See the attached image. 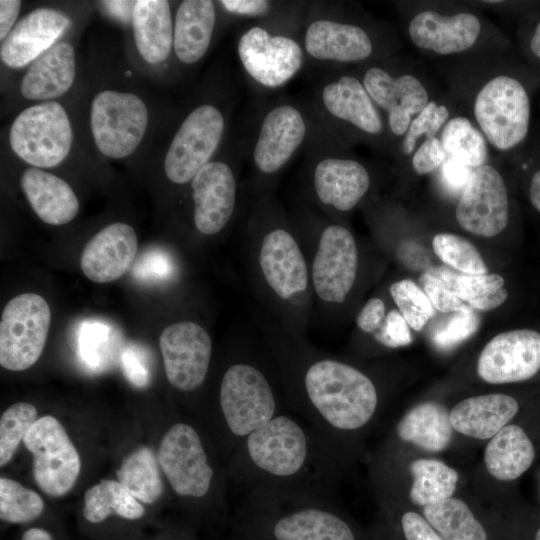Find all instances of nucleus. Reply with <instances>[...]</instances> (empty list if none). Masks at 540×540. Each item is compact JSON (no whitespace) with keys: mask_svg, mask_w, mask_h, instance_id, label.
Wrapping results in <instances>:
<instances>
[{"mask_svg":"<svg viewBox=\"0 0 540 540\" xmlns=\"http://www.w3.org/2000/svg\"><path fill=\"white\" fill-rule=\"evenodd\" d=\"M258 323L287 398L324 444L328 432L356 431L370 422L378 391L366 373L313 347L267 312L258 314Z\"/></svg>","mask_w":540,"mask_h":540,"instance_id":"f257e3e1","label":"nucleus"},{"mask_svg":"<svg viewBox=\"0 0 540 540\" xmlns=\"http://www.w3.org/2000/svg\"><path fill=\"white\" fill-rule=\"evenodd\" d=\"M249 205L244 261L254 294L276 321L304 336L314 297L299 224L272 195L250 199Z\"/></svg>","mask_w":540,"mask_h":540,"instance_id":"f03ea898","label":"nucleus"},{"mask_svg":"<svg viewBox=\"0 0 540 540\" xmlns=\"http://www.w3.org/2000/svg\"><path fill=\"white\" fill-rule=\"evenodd\" d=\"M239 540H360L327 500L307 490L254 488L238 527Z\"/></svg>","mask_w":540,"mask_h":540,"instance_id":"7ed1b4c3","label":"nucleus"},{"mask_svg":"<svg viewBox=\"0 0 540 540\" xmlns=\"http://www.w3.org/2000/svg\"><path fill=\"white\" fill-rule=\"evenodd\" d=\"M244 482L254 488L300 490L314 467L327 461L320 436L287 414L279 413L241 442Z\"/></svg>","mask_w":540,"mask_h":540,"instance_id":"20e7f679","label":"nucleus"},{"mask_svg":"<svg viewBox=\"0 0 540 540\" xmlns=\"http://www.w3.org/2000/svg\"><path fill=\"white\" fill-rule=\"evenodd\" d=\"M294 215L301 229L314 297L313 320L327 325L353 292L359 275V249L345 225L307 202Z\"/></svg>","mask_w":540,"mask_h":540,"instance_id":"39448f33","label":"nucleus"},{"mask_svg":"<svg viewBox=\"0 0 540 540\" xmlns=\"http://www.w3.org/2000/svg\"><path fill=\"white\" fill-rule=\"evenodd\" d=\"M317 124L313 110L293 100L275 101L262 111L245 144L252 174L250 199L272 195L278 176L311 143Z\"/></svg>","mask_w":540,"mask_h":540,"instance_id":"423d86ee","label":"nucleus"},{"mask_svg":"<svg viewBox=\"0 0 540 540\" xmlns=\"http://www.w3.org/2000/svg\"><path fill=\"white\" fill-rule=\"evenodd\" d=\"M277 381L266 363L247 348L244 356L224 371L219 386V407L232 436L242 442L279 414Z\"/></svg>","mask_w":540,"mask_h":540,"instance_id":"0eeeda50","label":"nucleus"},{"mask_svg":"<svg viewBox=\"0 0 540 540\" xmlns=\"http://www.w3.org/2000/svg\"><path fill=\"white\" fill-rule=\"evenodd\" d=\"M317 132L305 167L306 195L312 207L335 220L351 212L367 195L371 176L360 161L333 151L321 126Z\"/></svg>","mask_w":540,"mask_h":540,"instance_id":"6e6552de","label":"nucleus"},{"mask_svg":"<svg viewBox=\"0 0 540 540\" xmlns=\"http://www.w3.org/2000/svg\"><path fill=\"white\" fill-rule=\"evenodd\" d=\"M229 126L223 105L206 100L194 105L176 128L164 155L166 178L177 186L189 185L221 147Z\"/></svg>","mask_w":540,"mask_h":540,"instance_id":"1a4fd4ad","label":"nucleus"},{"mask_svg":"<svg viewBox=\"0 0 540 540\" xmlns=\"http://www.w3.org/2000/svg\"><path fill=\"white\" fill-rule=\"evenodd\" d=\"M529 83L501 74L482 86L474 101V116L493 147L509 151L529 136L531 100Z\"/></svg>","mask_w":540,"mask_h":540,"instance_id":"9d476101","label":"nucleus"},{"mask_svg":"<svg viewBox=\"0 0 540 540\" xmlns=\"http://www.w3.org/2000/svg\"><path fill=\"white\" fill-rule=\"evenodd\" d=\"M73 137L69 116L57 101L25 108L14 118L8 133L12 152L40 169L60 165L70 153Z\"/></svg>","mask_w":540,"mask_h":540,"instance_id":"9b49d317","label":"nucleus"},{"mask_svg":"<svg viewBox=\"0 0 540 540\" xmlns=\"http://www.w3.org/2000/svg\"><path fill=\"white\" fill-rule=\"evenodd\" d=\"M90 130L98 151L111 159H123L135 152L149 124V110L135 93L106 89L90 105Z\"/></svg>","mask_w":540,"mask_h":540,"instance_id":"f8f14e48","label":"nucleus"},{"mask_svg":"<svg viewBox=\"0 0 540 540\" xmlns=\"http://www.w3.org/2000/svg\"><path fill=\"white\" fill-rule=\"evenodd\" d=\"M240 64L257 86L274 90L286 85L303 68L306 55L293 35L254 23L239 36Z\"/></svg>","mask_w":540,"mask_h":540,"instance_id":"ddd939ff","label":"nucleus"},{"mask_svg":"<svg viewBox=\"0 0 540 540\" xmlns=\"http://www.w3.org/2000/svg\"><path fill=\"white\" fill-rule=\"evenodd\" d=\"M51 322L47 301L36 293H22L4 307L0 321V365L10 371L33 366L46 344Z\"/></svg>","mask_w":540,"mask_h":540,"instance_id":"4468645a","label":"nucleus"},{"mask_svg":"<svg viewBox=\"0 0 540 540\" xmlns=\"http://www.w3.org/2000/svg\"><path fill=\"white\" fill-rule=\"evenodd\" d=\"M312 110L326 131L351 128L371 137L384 132L385 125L379 108L362 80L352 74L326 75L315 92Z\"/></svg>","mask_w":540,"mask_h":540,"instance_id":"2eb2a0df","label":"nucleus"},{"mask_svg":"<svg viewBox=\"0 0 540 540\" xmlns=\"http://www.w3.org/2000/svg\"><path fill=\"white\" fill-rule=\"evenodd\" d=\"M23 443L33 455V476L48 496L68 493L78 478L81 461L62 424L53 416L37 419Z\"/></svg>","mask_w":540,"mask_h":540,"instance_id":"dca6fc26","label":"nucleus"},{"mask_svg":"<svg viewBox=\"0 0 540 540\" xmlns=\"http://www.w3.org/2000/svg\"><path fill=\"white\" fill-rule=\"evenodd\" d=\"M192 200L195 230L213 237L225 230L239 206V172L229 158L216 157L208 162L188 185Z\"/></svg>","mask_w":540,"mask_h":540,"instance_id":"f3484780","label":"nucleus"},{"mask_svg":"<svg viewBox=\"0 0 540 540\" xmlns=\"http://www.w3.org/2000/svg\"><path fill=\"white\" fill-rule=\"evenodd\" d=\"M158 461L174 492L203 498L213 483L214 469L195 428L183 422L172 425L161 439Z\"/></svg>","mask_w":540,"mask_h":540,"instance_id":"a211bd4d","label":"nucleus"},{"mask_svg":"<svg viewBox=\"0 0 540 540\" xmlns=\"http://www.w3.org/2000/svg\"><path fill=\"white\" fill-rule=\"evenodd\" d=\"M159 347L170 385L182 392L202 386L213 351L211 336L202 325L191 320L168 325L160 334Z\"/></svg>","mask_w":540,"mask_h":540,"instance_id":"6ab92c4d","label":"nucleus"},{"mask_svg":"<svg viewBox=\"0 0 540 540\" xmlns=\"http://www.w3.org/2000/svg\"><path fill=\"white\" fill-rule=\"evenodd\" d=\"M455 216L466 231L484 237H493L507 227L508 192L497 169L484 164L472 170L458 201Z\"/></svg>","mask_w":540,"mask_h":540,"instance_id":"aec40b11","label":"nucleus"},{"mask_svg":"<svg viewBox=\"0 0 540 540\" xmlns=\"http://www.w3.org/2000/svg\"><path fill=\"white\" fill-rule=\"evenodd\" d=\"M540 370V333L517 329L500 333L483 348L477 373L487 383L505 384L533 377Z\"/></svg>","mask_w":540,"mask_h":540,"instance_id":"412c9836","label":"nucleus"},{"mask_svg":"<svg viewBox=\"0 0 540 540\" xmlns=\"http://www.w3.org/2000/svg\"><path fill=\"white\" fill-rule=\"evenodd\" d=\"M301 44L306 56L322 63H357L374 52L373 40L363 27L325 12L308 17Z\"/></svg>","mask_w":540,"mask_h":540,"instance_id":"4be33fe9","label":"nucleus"},{"mask_svg":"<svg viewBox=\"0 0 540 540\" xmlns=\"http://www.w3.org/2000/svg\"><path fill=\"white\" fill-rule=\"evenodd\" d=\"M361 80L375 105L386 112L388 127L395 136H404L412 117L429 103L426 88L413 75L395 77L379 66H372Z\"/></svg>","mask_w":540,"mask_h":540,"instance_id":"5701e85b","label":"nucleus"},{"mask_svg":"<svg viewBox=\"0 0 540 540\" xmlns=\"http://www.w3.org/2000/svg\"><path fill=\"white\" fill-rule=\"evenodd\" d=\"M71 18L63 11L40 7L23 16L1 42L2 63L13 69L31 64L59 42L71 26Z\"/></svg>","mask_w":540,"mask_h":540,"instance_id":"b1692460","label":"nucleus"},{"mask_svg":"<svg viewBox=\"0 0 540 540\" xmlns=\"http://www.w3.org/2000/svg\"><path fill=\"white\" fill-rule=\"evenodd\" d=\"M137 249L133 227L124 222L111 223L86 243L80 258L81 270L93 282H112L130 268Z\"/></svg>","mask_w":540,"mask_h":540,"instance_id":"393cba45","label":"nucleus"},{"mask_svg":"<svg viewBox=\"0 0 540 540\" xmlns=\"http://www.w3.org/2000/svg\"><path fill=\"white\" fill-rule=\"evenodd\" d=\"M481 32L477 16L468 12L442 15L425 10L416 14L408 25L413 44L440 55L463 52L474 45Z\"/></svg>","mask_w":540,"mask_h":540,"instance_id":"a878e982","label":"nucleus"},{"mask_svg":"<svg viewBox=\"0 0 540 540\" xmlns=\"http://www.w3.org/2000/svg\"><path fill=\"white\" fill-rule=\"evenodd\" d=\"M75 78V48L59 41L28 65L19 89L28 100L53 101L69 91Z\"/></svg>","mask_w":540,"mask_h":540,"instance_id":"bb28decb","label":"nucleus"},{"mask_svg":"<svg viewBox=\"0 0 540 540\" xmlns=\"http://www.w3.org/2000/svg\"><path fill=\"white\" fill-rule=\"evenodd\" d=\"M217 9L211 0H183L173 21V52L184 65L198 63L208 52L216 27Z\"/></svg>","mask_w":540,"mask_h":540,"instance_id":"cd10ccee","label":"nucleus"},{"mask_svg":"<svg viewBox=\"0 0 540 540\" xmlns=\"http://www.w3.org/2000/svg\"><path fill=\"white\" fill-rule=\"evenodd\" d=\"M21 188L36 215L49 225L72 221L79 212V201L72 187L44 169L29 166L21 175Z\"/></svg>","mask_w":540,"mask_h":540,"instance_id":"c85d7f7f","label":"nucleus"},{"mask_svg":"<svg viewBox=\"0 0 540 540\" xmlns=\"http://www.w3.org/2000/svg\"><path fill=\"white\" fill-rule=\"evenodd\" d=\"M519 410L517 401L506 394L474 396L460 401L450 411L453 430L475 439H491Z\"/></svg>","mask_w":540,"mask_h":540,"instance_id":"c756f323","label":"nucleus"},{"mask_svg":"<svg viewBox=\"0 0 540 540\" xmlns=\"http://www.w3.org/2000/svg\"><path fill=\"white\" fill-rule=\"evenodd\" d=\"M173 21L169 1H135L131 21L133 38L145 62L156 65L169 58L173 49Z\"/></svg>","mask_w":540,"mask_h":540,"instance_id":"7c9ffc66","label":"nucleus"},{"mask_svg":"<svg viewBox=\"0 0 540 540\" xmlns=\"http://www.w3.org/2000/svg\"><path fill=\"white\" fill-rule=\"evenodd\" d=\"M535 457V449L525 431L510 424L493 436L484 451L488 473L500 481H512L525 473Z\"/></svg>","mask_w":540,"mask_h":540,"instance_id":"2f4dec72","label":"nucleus"},{"mask_svg":"<svg viewBox=\"0 0 540 540\" xmlns=\"http://www.w3.org/2000/svg\"><path fill=\"white\" fill-rule=\"evenodd\" d=\"M452 433L450 412L433 401L416 405L397 424V435L402 441L433 453L448 447Z\"/></svg>","mask_w":540,"mask_h":540,"instance_id":"473e14b6","label":"nucleus"},{"mask_svg":"<svg viewBox=\"0 0 540 540\" xmlns=\"http://www.w3.org/2000/svg\"><path fill=\"white\" fill-rule=\"evenodd\" d=\"M423 515L444 540H489L486 527L461 499L425 506Z\"/></svg>","mask_w":540,"mask_h":540,"instance_id":"72a5a7b5","label":"nucleus"},{"mask_svg":"<svg viewBox=\"0 0 540 540\" xmlns=\"http://www.w3.org/2000/svg\"><path fill=\"white\" fill-rule=\"evenodd\" d=\"M160 469L153 450L142 446L123 460L116 474L121 485L137 500L153 504L163 493Z\"/></svg>","mask_w":540,"mask_h":540,"instance_id":"f704fd0d","label":"nucleus"},{"mask_svg":"<svg viewBox=\"0 0 540 540\" xmlns=\"http://www.w3.org/2000/svg\"><path fill=\"white\" fill-rule=\"evenodd\" d=\"M113 513L137 520L145 508L119 481L103 479L85 492L83 515L91 523H100Z\"/></svg>","mask_w":540,"mask_h":540,"instance_id":"c9c22d12","label":"nucleus"},{"mask_svg":"<svg viewBox=\"0 0 540 540\" xmlns=\"http://www.w3.org/2000/svg\"><path fill=\"white\" fill-rule=\"evenodd\" d=\"M412 485L410 499L418 506L440 503L452 497L458 473L438 459L421 458L410 464Z\"/></svg>","mask_w":540,"mask_h":540,"instance_id":"e433bc0d","label":"nucleus"},{"mask_svg":"<svg viewBox=\"0 0 540 540\" xmlns=\"http://www.w3.org/2000/svg\"><path fill=\"white\" fill-rule=\"evenodd\" d=\"M440 140L447 158L471 169L486 163L488 153L484 136L467 118L457 116L448 120Z\"/></svg>","mask_w":540,"mask_h":540,"instance_id":"4c0bfd02","label":"nucleus"},{"mask_svg":"<svg viewBox=\"0 0 540 540\" xmlns=\"http://www.w3.org/2000/svg\"><path fill=\"white\" fill-rule=\"evenodd\" d=\"M44 501L36 492L15 480L0 478V518L12 524H23L38 518Z\"/></svg>","mask_w":540,"mask_h":540,"instance_id":"58836bf2","label":"nucleus"},{"mask_svg":"<svg viewBox=\"0 0 540 540\" xmlns=\"http://www.w3.org/2000/svg\"><path fill=\"white\" fill-rule=\"evenodd\" d=\"M427 271L441 279L456 297L470 307L504 287V279L499 274L471 275L455 272L446 266L431 267Z\"/></svg>","mask_w":540,"mask_h":540,"instance_id":"ea45409f","label":"nucleus"},{"mask_svg":"<svg viewBox=\"0 0 540 540\" xmlns=\"http://www.w3.org/2000/svg\"><path fill=\"white\" fill-rule=\"evenodd\" d=\"M436 255L450 267L471 275L487 274V266L477 248L467 239L451 233L435 235L432 242Z\"/></svg>","mask_w":540,"mask_h":540,"instance_id":"a19ab883","label":"nucleus"},{"mask_svg":"<svg viewBox=\"0 0 540 540\" xmlns=\"http://www.w3.org/2000/svg\"><path fill=\"white\" fill-rule=\"evenodd\" d=\"M37 409L19 402L8 407L0 419V465L9 463L21 441L37 421Z\"/></svg>","mask_w":540,"mask_h":540,"instance_id":"79ce46f5","label":"nucleus"},{"mask_svg":"<svg viewBox=\"0 0 540 540\" xmlns=\"http://www.w3.org/2000/svg\"><path fill=\"white\" fill-rule=\"evenodd\" d=\"M389 294L408 325L422 330L434 315V307L421 288L412 280L402 279L389 286Z\"/></svg>","mask_w":540,"mask_h":540,"instance_id":"37998d69","label":"nucleus"},{"mask_svg":"<svg viewBox=\"0 0 540 540\" xmlns=\"http://www.w3.org/2000/svg\"><path fill=\"white\" fill-rule=\"evenodd\" d=\"M449 117L448 108L429 101L427 106L412 119L401 143V151L404 155H410L421 136L426 138L436 137L440 128L446 124Z\"/></svg>","mask_w":540,"mask_h":540,"instance_id":"c03bdc74","label":"nucleus"},{"mask_svg":"<svg viewBox=\"0 0 540 540\" xmlns=\"http://www.w3.org/2000/svg\"><path fill=\"white\" fill-rule=\"evenodd\" d=\"M479 326V320L470 306L454 312L434 335V342L440 347H450L472 335Z\"/></svg>","mask_w":540,"mask_h":540,"instance_id":"a18cd8bd","label":"nucleus"},{"mask_svg":"<svg viewBox=\"0 0 540 540\" xmlns=\"http://www.w3.org/2000/svg\"><path fill=\"white\" fill-rule=\"evenodd\" d=\"M371 336L387 348H398L412 342L409 325L398 309L387 311L382 324Z\"/></svg>","mask_w":540,"mask_h":540,"instance_id":"49530a36","label":"nucleus"},{"mask_svg":"<svg viewBox=\"0 0 540 540\" xmlns=\"http://www.w3.org/2000/svg\"><path fill=\"white\" fill-rule=\"evenodd\" d=\"M423 291L433 307L440 312H457L467 305L461 301L438 277L425 271L419 278Z\"/></svg>","mask_w":540,"mask_h":540,"instance_id":"de8ad7c7","label":"nucleus"},{"mask_svg":"<svg viewBox=\"0 0 540 540\" xmlns=\"http://www.w3.org/2000/svg\"><path fill=\"white\" fill-rule=\"evenodd\" d=\"M219 6L230 15L250 20H261L260 24H266V20L275 14L278 3L268 0H221Z\"/></svg>","mask_w":540,"mask_h":540,"instance_id":"09e8293b","label":"nucleus"},{"mask_svg":"<svg viewBox=\"0 0 540 540\" xmlns=\"http://www.w3.org/2000/svg\"><path fill=\"white\" fill-rule=\"evenodd\" d=\"M447 159V154L437 137L426 138L412 156V166L419 175L433 172Z\"/></svg>","mask_w":540,"mask_h":540,"instance_id":"8fccbe9b","label":"nucleus"},{"mask_svg":"<svg viewBox=\"0 0 540 540\" xmlns=\"http://www.w3.org/2000/svg\"><path fill=\"white\" fill-rule=\"evenodd\" d=\"M527 20L522 32V46L535 81L540 83V11L533 12Z\"/></svg>","mask_w":540,"mask_h":540,"instance_id":"3c124183","label":"nucleus"},{"mask_svg":"<svg viewBox=\"0 0 540 540\" xmlns=\"http://www.w3.org/2000/svg\"><path fill=\"white\" fill-rule=\"evenodd\" d=\"M399 527L404 540H444L424 515L415 511L404 512Z\"/></svg>","mask_w":540,"mask_h":540,"instance_id":"603ef678","label":"nucleus"},{"mask_svg":"<svg viewBox=\"0 0 540 540\" xmlns=\"http://www.w3.org/2000/svg\"><path fill=\"white\" fill-rule=\"evenodd\" d=\"M387 313L386 304L380 297L369 298L356 316L357 328L372 335L382 324Z\"/></svg>","mask_w":540,"mask_h":540,"instance_id":"864d4df0","label":"nucleus"},{"mask_svg":"<svg viewBox=\"0 0 540 540\" xmlns=\"http://www.w3.org/2000/svg\"><path fill=\"white\" fill-rule=\"evenodd\" d=\"M122 366L126 378L131 384L143 388L149 383L150 373L146 360L136 348L129 347L122 353Z\"/></svg>","mask_w":540,"mask_h":540,"instance_id":"5fc2aeb1","label":"nucleus"},{"mask_svg":"<svg viewBox=\"0 0 540 540\" xmlns=\"http://www.w3.org/2000/svg\"><path fill=\"white\" fill-rule=\"evenodd\" d=\"M107 328L95 324L87 328V331L81 336V352L83 357L90 363L99 361L101 352L106 343Z\"/></svg>","mask_w":540,"mask_h":540,"instance_id":"6e6d98bb","label":"nucleus"},{"mask_svg":"<svg viewBox=\"0 0 540 540\" xmlns=\"http://www.w3.org/2000/svg\"><path fill=\"white\" fill-rule=\"evenodd\" d=\"M530 157L532 171L528 184V197L531 205L540 213V140L526 153Z\"/></svg>","mask_w":540,"mask_h":540,"instance_id":"4d7b16f0","label":"nucleus"},{"mask_svg":"<svg viewBox=\"0 0 540 540\" xmlns=\"http://www.w3.org/2000/svg\"><path fill=\"white\" fill-rule=\"evenodd\" d=\"M396 256L399 261L410 269L424 268L427 263V254L424 248L412 241H404L397 246Z\"/></svg>","mask_w":540,"mask_h":540,"instance_id":"13d9d810","label":"nucleus"},{"mask_svg":"<svg viewBox=\"0 0 540 540\" xmlns=\"http://www.w3.org/2000/svg\"><path fill=\"white\" fill-rule=\"evenodd\" d=\"M22 2L19 0L0 1V40L8 36L18 22Z\"/></svg>","mask_w":540,"mask_h":540,"instance_id":"bf43d9fd","label":"nucleus"},{"mask_svg":"<svg viewBox=\"0 0 540 540\" xmlns=\"http://www.w3.org/2000/svg\"><path fill=\"white\" fill-rule=\"evenodd\" d=\"M472 170L456 160L447 158L444 162L443 176L450 185L462 187L468 182Z\"/></svg>","mask_w":540,"mask_h":540,"instance_id":"052dcab7","label":"nucleus"},{"mask_svg":"<svg viewBox=\"0 0 540 540\" xmlns=\"http://www.w3.org/2000/svg\"><path fill=\"white\" fill-rule=\"evenodd\" d=\"M135 1H102L107 13L122 23H131Z\"/></svg>","mask_w":540,"mask_h":540,"instance_id":"680f3d73","label":"nucleus"},{"mask_svg":"<svg viewBox=\"0 0 540 540\" xmlns=\"http://www.w3.org/2000/svg\"><path fill=\"white\" fill-rule=\"evenodd\" d=\"M21 540H52V537L42 528H30L24 532Z\"/></svg>","mask_w":540,"mask_h":540,"instance_id":"e2e57ef3","label":"nucleus"},{"mask_svg":"<svg viewBox=\"0 0 540 540\" xmlns=\"http://www.w3.org/2000/svg\"><path fill=\"white\" fill-rule=\"evenodd\" d=\"M533 540H540V526H538L533 533Z\"/></svg>","mask_w":540,"mask_h":540,"instance_id":"0e129e2a","label":"nucleus"}]
</instances>
